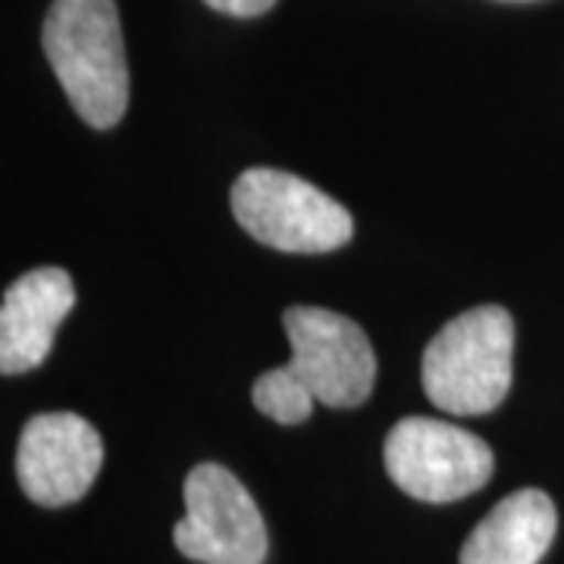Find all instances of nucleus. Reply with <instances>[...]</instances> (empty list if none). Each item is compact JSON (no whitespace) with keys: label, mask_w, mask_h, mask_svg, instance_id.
Returning a JSON list of instances; mask_svg holds the SVG:
<instances>
[{"label":"nucleus","mask_w":564,"mask_h":564,"mask_svg":"<svg viewBox=\"0 0 564 564\" xmlns=\"http://www.w3.org/2000/svg\"><path fill=\"white\" fill-rule=\"evenodd\" d=\"M54 76L82 120L110 129L129 107V63L113 0H54L41 29Z\"/></svg>","instance_id":"f257e3e1"},{"label":"nucleus","mask_w":564,"mask_h":564,"mask_svg":"<svg viewBox=\"0 0 564 564\" xmlns=\"http://www.w3.org/2000/svg\"><path fill=\"white\" fill-rule=\"evenodd\" d=\"M514 373V321L499 304H480L445 323L423 351L426 399L445 414L496 411Z\"/></svg>","instance_id":"f03ea898"},{"label":"nucleus","mask_w":564,"mask_h":564,"mask_svg":"<svg viewBox=\"0 0 564 564\" xmlns=\"http://www.w3.org/2000/svg\"><path fill=\"white\" fill-rule=\"evenodd\" d=\"M232 217L251 239L289 254L343 248L355 223L343 204L295 173L254 166L232 185Z\"/></svg>","instance_id":"7ed1b4c3"},{"label":"nucleus","mask_w":564,"mask_h":564,"mask_svg":"<svg viewBox=\"0 0 564 564\" xmlns=\"http://www.w3.org/2000/svg\"><path fill=\"white\" fill-rule=\"evenodd\" d=\"M386 474L411 499L430 505L474 496L492 477V448L462 426L433 417H404L383 445Z\"/></svg>","instance_id":"20e7f679"},{"label":"nucleus","mask_w":564,"mask_h":564,"mask_svg":"<svg viewBox=\"0 0 564 564\" xmlns=\"http://www.w3.org/2000/svg\"><path fill=\"white\" fill-rule=\"evenodd\" d=\"M185 518L173 527V543L198 564H263L267 527L258 502L242 480L223 464H198L188 470Z\"/></svg>","instance_id":"39448f33"},{"label":"nucleus","mask_w":564,"mask_h":564,"mask_svg":"<svg viewBox=\"0 0 564 564\" xmlns=\"http://www.w3.org/2000/svg\"><path fill=\"white\" fill-rule=\"evenodd\" d=\"M282 326L292 345V367L326 408H358L370 399L377 355L361 326L326 307H289Z\"/></svg>","instance_id":"423d86ee"},{"label":"nucleus","mask_w":564,"mask_h":564,"mask_svg":"<svg viewBox=\"0 0 564 564\" xmlns=\"http://www.w3.org/2000/svg\"><path fill=\"white\" fill-rule=\"evenodd\" d=\"M104 464L101 433L73 411H51L25 423L17 448V480L35 505L79 502Z\"/></svg>","instance_id":"0eeeda50"},{"label":"nucleus","mask_w":564,"mask_h":564,"mask_svg":"<svg viewBox=\"0 0 564 564\" xmlns=\"http://www.w3.org/2000/svg\"><path fill=\"white\" fill-rule=\"evenodd\" d=\"M73 304L76 285L63 267H39L13 282L0 304V370L17 377L41 367Z\"/></svg>","instance_id":"6e6552de"},{"label":"nucleus","mask_w":564,"mask_h":564,"mask_svg":"<svg viewBox=\"0 0 564 564\" xmlns=\"http://www.w3.org/2000/svg\"><path fill=\"white\" fill-rule=\"evenodd\" d=\"M558 530L555 502L543 489L505 496L462 545V564H540Z\"/></svg>","instance_id":"1a4fd4ad"},{"label":"nucleus","mask_w":564,"mask_h":564,"mask_svg":"<svg viewBox=\"0 0 564 564\" xmlns=\"http://www.w3.org/2000/svg\"><path fill=\"white\" fill-rule=\"evenodd\" d=\"M251 399H254V408L261 414H267L270 421L285 423V426L307 421L314 411V402H317L314 392L302 380V373L292 364L273 367L263 377H258V383L251 389Z\"/></svg>","instance_id":"9d476101"},{"label":"nucleus","mask_w":564,"mask_h":564,"mask_svg":"<svg viewBox=\"0 0 564 564\" xmlns=\"http://www.w3.org/2000/svg\"><path fill=\"white\" fill-rule=\"evenodd\" d=\"M204 3L229 17H261L276 0H204Z\"/></svg>","instance_id":"9b49d317"}]
</instances>
